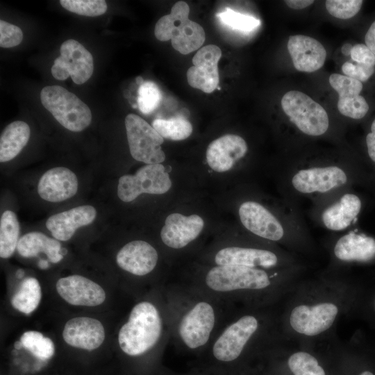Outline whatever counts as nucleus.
<instances>
[{
    "instance_id": "35",
    "label": "nucleus",
    "mask_w": 375,
    "mask_h": 375,
    "mask_svg": "<svg viewBox=\"0 0 375 375\" xmlns=\"http://www.w3.org/2000/svg\"><path fill=\"white\" fill-rule=\"evenodd\" d=\"M220 20L228 26L242 31H250L260 24V21L252 16L242 14L227 8L217 14Z\"/></svg>"
},
{
    "instance_id": "10",
    "label": "nucleus",
    "mask_w": 375,
    "mask_h": 375,
    "mask_svg": "<svg viewBox=\"0 0 375 375\" xmlns=\"http://www.w3.org/2000/svg\"><path fill=\"white\" fill-rule=\"evenodd\" d=\"M361 209L360 198L350 188L311 204L309 217L317 226L338 233L355 224Z\"/></svg>"
},
{
    "instance_id": "21",
    "label": "nucleus",
    "mask_w": 375,
    "mask_h": 375,
    "mask_svg": "<svg viewBox=\"0 0 375 375\" xmlns=\"http://www.w3.org/2000/svg\"><path fill=\"white\" fill-rule=\"evenodd\" d=\"M288 50L294 68L303 72H314L322 68L327 56L320 42L304 35L290 36Z\"/></svg>"
},
{
    "instance_id": "44",
    "label": "nucleus",
    "mask_w": 375,
    "mask_h": 375,
    "mask_svg": "<svg viewBox=\"0 0 375 375\" xmlns=\"http://www.w3.org/2000/svg\"><path fill=\"white\" fill-rule=\"evenodd\" d=\"M24 274V272L22 269H18L16 272V276L17 278H22Z\"/></svg>"
},
{
    "instance_id": "40",
    "label": "nucleus",
    "mask_w": 375,
    "mask_h": 375,
    "mask_svg": "<svg viewBox=\"0 0 375 375\" xmlns=\"http://www.w3.org/2000/svg\"><path fill=\"white\" fill-rule=\"evenodd\" d=\"M364 44L375 55V19L372 21L364 35Z\"/></svg>"
},
{
    "instance_id": "27",
    "label": "nucleus",
    "mask_w": 375,
    "mask_h": 375,
    "mask_svg": "<svg viewBox=\"0 0 375 375\" xmlns=\"http://www.w3.org/2000/svg\"><path fill=\"white\" fill-rule=\"evenodd\" d=\"M31 135L29 126L23 121H15L3 131L0 138V161L15 158L26 145Z\"/></svg>"
},
{
    "instance_id": "32",
    "label": "nucleus",
    "mask_w": 375,
    "mask_h": 375,
    "mask_svg": "<svg viewBox=\"0 0 375 375\" xmlns=\"http://www.w3.org/2000/svg\"><path fill=\"white\" fill-rule=\"evenodd\" d=\"M22 346L35 357L47 360L54 353L53 342L38 331H30L23 333L20 338Z\"/></svg>"
},
{
    "instance_id": "38",
    "label": "nucleus",
    "mask_w": 375,
    "mask_h": 375,
    "mask_svg": "<svg viewBox=\"0 0 375 375\" xmlns=\"http://www.w3.org/2000/svg\"><path fill=\"white\" fill-rule=\"evenodd\" d=\"M23 40L22 29L4 20L0 21V46L10 48L19 45Z\"/></svg>"
},
{
    "instance_id": "45",
    "label": "nucleus",
    "mask_w": 375,
    "mask_h": 375,
    "mask_svg": "<svg viewBox=\"0 0 375 375\" xmlns=\"http://www.w3.org/2000/svg\"><path fill=\"white\" fill-rule=\"evenodd\" d=\"M136 83H137L138 85H142V84L144 83V79L142 78V77H141V76H138V77L136 78Z\"/></svg>"
},
{
    "instance_id": "8",
    "label": "nucleus",
    "mask_w": 375,
    "mask_h": 375,
    "mask_svg": "<svg viewBox=\"0 0 375 375\" xmlns=\"http://www.w3.org/2000/svg\"><path fill=\"white\" fill-rule=\"evenodd\" d=\"M188 4L180 1L174 4L170 13L160 17L156 24L154 34L160 41L171 40L173 48L182 54L199 49L205 41L202 26L189 19Z\"/></svg>"
},
{
    "instance_id": "39",
    "label": "nucleus",
    "mask_w": 375,
    "mask_h": 375,
    "mask_svg": "<svg viewBox=\"0 0 375 375\" xmlns=\"http://www.w3.org/2000/svg\"><path fill=\"white\" fill-rule=\"evenodd\" d=\"M367 154L370 161L375 164V117L372 119L365 138Z\"/></svg>"
},
{
    "instance_id": "23",
    "label": "nucleus",
    "mask_w": 375,
    "mask_h": 375,
    "mask_svg": "<svg viewBox=\"0 0 375 375\" xmlns=\"http://www.w3.org/2000/svg\"><path fill=\"white\" fill-rule=\"evenodd\" d=\"M62 337L72 347L92 351L103 343L105 331L99 320L88 317H77L65 324Z\"/></svg>"
},
{
    "instance_id": "31",
    "label": "nucleus",
    "mask_w": 375,
    "mask_h": 375,
    "mask_svg": "<svg viewBox=\"0 0 375 375\" xmlns=\"http://www.w3.org/2000/svg\"><path fill=\"white\" fill-rule=\"evenodd\" d=\"M151 126L163 138L171 140H185L192 133L191 123L182 117L156 119Z\"/></svg>"
},
{
    "instance_id": "18",
    "label": "nucleus",
    "mask_w": 375,
    "mask_h": 375,
    "mask_svg": "<svg viewBox=\"0 0 375 375\" xmlns=\"http://www.w3.org/2000/svg\"><path fill=\"white\" fill-rule=\"evenodd\" d=\"M248 151L247 142L242 136L226 134L208 145L206 153V161L213 171L225 172L244 158Z\"/></svg>"
},
{
    "instance_id": "29",
    "label": "nucleus",
    "mask_w": 375,
    "mask_h": 375,
    "mask_svg": "<svg viewBox=\"0 0 375 375\" xmlns=\"http://www.w3.org/2000/svg\"><path fill=\"white\" fill-rule=\"evenodd\" d=\"M19 224L15 213L11 210L3 212L0 220V256L8 258L17 249L19 235Z\"/></svg>"
},
{
    "instance_id": "37",
    "label": "nucleus",
    "mask_w": 375,
    "mask_h": 375,
    "mask_svg": "<svg viewBox=\"0 0 375 375\" xmlns=\"http://www.w3.org/2000/svg\"><path fill=\"white\" fill-rule=\"evenodd\" d=\"M342 72L347 76L367 83L375 76V66L359 64L349 60L342 64Z\"/></svg>"
},
{
    "instance_id": "6",
    "label": "nucleus",
    "mask_w": 375,
    "mask_h": 375,
    "mask_svg": "<svg viewBox=\"0 0 375 375\" xmlns=\"http://www.w3.org/2000/svg\"><path fill=\"white\" fill-rule=\"evenodd\" d=\"M238 216L244 228L264 242L306 259L319 253L299 206L283 197L272 206L256 199L245 200L239 206Z\"/></svg>"
},
{
    "instance_id": "41",
    "label": "nucleus",
    "mask_w": 375,
    "mask_h": 375,
    "mask_svg": "<svg viewBox=\"0 0 375 375\" xmlns=\"http://www.w3.org/2000/svg\"><path fill=\"white\" fill-rule=\"evenodd\" d=\"M286 5L292 9H303L314 3L312 0H287L285 1Z\"/></svg>"
},
{
    "instance_id": "12",
    "label": "nucleus",
    "mask_w": 375,
    "mask_h": 375,
    "mask_svg": "<svg viewBox=\"0 0 375 375\" xmlns=\"http://www.w3.org/2000/svg\"><path fill=\"white\" fill-rule=\"evenodd\" d=\"M43 106L65 128L80 132L91 123L92 112L76 95L59 85H48L40 92Z\"/></svg>"
},
{
    "instance_id": "33",
    "label": "nucleus",
    "mask_w": 375,
    "mask_h": 375,
    "mask_svg": "<svg viewBox=\"0 0 375 375\" xmlns=\"http://www.w3.org/2000/svg\"><path fill=\"white\" fill-rule=\"evenodd\" d=\"M59 2L65 9L88 17L101 15L108 8L104 0H60Z\"/></svg>"
},
{
    "instance_id": "36",
    "label": "nucleus",
    "mask_w": 375,
    "mask_h": 375,
    "mask_svg": "<svg viewBox=\"0 0 375 375\" xmlns=\"http://www.w3.org/2000/svg\"><path fill=\"white\" fill-rule=\"evenodd\" d=\"M362 0H327L325 6L328 13L338 19H349L360 11Z\"/></svg>"
},
{
    "instance_id": "2",
    "label": "nucleus",
    "mask_w": 375,
    "mask_h": 375,
    "mask_svg": "<svg viewBox=\"0 0 375 375\" xmlns=\"http://www.w3.org/2000/svg\"><path fill=\"white\" fill-rule=\"evenodd\" d=\"M308 271L215 265L199 282L188 286L237 306L262 307L282 303Z\"/></svg>"
},
{
    "instance_id": "5",
    "label": "nucleus",
    "mask_w": 375,
    "mask_h": 375,
    "mask_svg": "<svg viewBox=\"0 0 375 375\" xmlns=\"http://www.w3.org/2000/svg\"><path fill=\"white\" fill-rule=\"evenodd\" d=\"M171 337L188 350L208 347L239 306L188 285L169 287Z\"/></svg>"
},
{
    "instance_id": "26",
    "label": "nucleus",
    "mask_w": 375,
    "mask_h": 375,
    "mask_svg": "<svg viewBox=\"0 0 375 375\" xmlns=\"http://www.w3.org/2000/svg\"><path fill=\"white\" fill-rule=\"evenodd\" d=\"M17 250L25 258L34 257L40 253H44L53 263L60 262L63 258L60 253V243L40 232H31L21 237Z\"/></svg>"
},
{
    "instance_id": "42",
    "label": "nucleus",
    "mask_w": 375,
    "mask_h": 375,
    "mask_svg": "<svg viewBox=\"0 0 375 375\" xmlns=\"http://www.w3.org/2000/svg\"><path fill=\"white\" fill-rule=\"evenodd\" d=\"M352 47V44H349V43H347L345 44L342 48V53L345 55V56H349V52H350V49Z\"/></svg>"
},
{
    "instance_id": "9",
    "label": "nucleus",
    "mask_w": 375,
    "mask_h": 375,
    "mask_svg": "<svg viewBox=\"0 0 375 375\" xmlns=\"http://www.w3.org/2000/svg\"><path fill=\"white\" fill-rule=\"evenodd\" d=\"M282 110L297 133L306 138H318L328 133L331 127L326 110L301 91L290 90L282 97Z\"/></svg>"
},
{
    "instance_id": "7",
    "label": "nucleus",
    "mask_w": 375,
    "mask_h": 375,
    "mask_svg": "<svg viewBox=\"0 0 375 375\" xmlns=\"http://www.w3.org/2000/svg\"><path fill=\"white\" fill-rule=\"evenodd\" d=\"M165 322L156 306L148 301L135 304L118 333L121 349L138 356L153 348L165 333Z\"/></svg>"
},
{
    "instance_id": "30",
    "label": "nucleus",
    "mask_w": 375,
    "mask_h": 375,
    "mask_svg": "<svg viewBox=\"0 0 375 375\" xmlns=\"http://www.w3.org/2000/svg\"><path fill=\"white\" fill-rule=\"evenodd\" d=\"M41 297V288L38 281L29 277L23 281L11 303L17 310L24 314H30L38 306Z\"/></svg>"
},
{
    "instance_id": "20",
    "label": "nucleus",
    "mask_w": 375,
    "mask_h": 375,
    "mask_svg": "<svg viewBox=\"0 0 375 375\" xmlns=\"http://www.w3.org/2000/svg\"><path fill=\"white\" fill-rule=\"evenodd\" d=\"M56 290L65 301L74 306H96L106 299L105 291L99 284L80 275L60 278Z\"/></svg>"
},
{
    "instance_id": "34",
    "label": "nucleus",
    "mask_w": 375,
    "mask_h": 375,
    "mask_svg": "<svg viewBox=\"0 0 375 375\" xmlns=\"http://www.w3.org/2000/svg\"><path fill=\"white\" fill-rule=\"evenodd\" d=\"M161 92L158 85L151 81H146L138 89V107L144 114L153 112L160 104Z\"/></svg>"
},
{
    "instance_id": "24",
    "label": "nucleus",
    "mask_w": 375,
    "mask_h": 375,
    "mask_svg": "<svg viewBox=\"0 0 375 375\" xmlns=\"http://www.w3.org/2000/svg\"><path fill=\"white\" fill-rule=\"evenodd\" d=\"M78 185L77 177L72 171L62 167H54L41 176L38 192L45 201L60 202L74 196Z\"/></svg>"
},
{
    "instance_id": "43",
    "label": "nucleus",
    "mask_w": 375,
    "mask_h": 375,
    "mask_svg": "<svg viewBox=\"0 0 375 375\" xmlns=\"http://www.w3.org/2000/svg\"><path fill=\"white\" fill-rule=\"evenodd\" d=\"M38 266L40 269H44L49 267L48 262L45 260H40L38 262Z\"/></svg>"
},
{
    "instance_id": "16",
    "label": "nucleus",
    "mask_w": 375,
    "mask_h": 375,
    "mask_svg": "<svg viewBox=\"0 0 375 375\" xmlns=\"http://www.w3.org/2000/svg\"><path fill=\"white\" fill-rule=\"evenodd\" d=\"M328 81L338 94L337 107L340 114L354 120L367 117L372 106L362 94L364 83L337 73L331 74Z\"/></svg>"
},
{
    "instance_id": "22",
    "label": "nucleus",
    "mask_w": 375,
    "mask_h": 375,
    "mask_svg": "<svg viewBox=\"0 0 375 375\" xmlns=\"http://www.w3.org/2000/svg\"><path fill=\"white\" fill-rule=\"evenodd\" d=\"M116 261L123 270L142 276L155 269L158 261V253L149 242L133 240L126 244L118 251Z\"/></svg>"
},
{
    "instance_id": "11",
    "label": "nucleus",
    "mask_w": 375,
    "mask_h": 375,
    "mask_svg": "<svg viewBox=\"0 0 375 375\" xmlns=\"http://www.w3.org/2000/svg\"><path fill=\"white\" fill-rule=\"evenodd\" d=\"M329 262L325 270L344 272V267L375 260V238L357 229L331 233L325 240Z\"/></svg>"
},
{
    "instance_id": "3",
    "label": "nucleus",
    "mask_w": 375,
    "mask_h": 375,
    "mask_svg": "<svg viewBox=\"0 0 375 375\" xmlns=\"http://www.w3.org/2000/svg\"><path fill=\"white\" fill-rule=\"evenodd\" d=\"M357 169L350 158L339 153H303L288 158L278 169L283 198L299 206L311 204L350 189Z\"/></svg>"
},
{
    "instance_id": "1",
    "label": "nucleus",
    "mask_w": 375,
    "mask_h": 375,
    "mask_svg": "<svg viewBox=\"0 0 375 375\" xmlns=\"http://www.w3.org/2000/svg\"><path fill=\"white\" fill-rule=\"evenodd\" d=\"M352 303V288L344 272L324 269L315 276H306L281 304L285 340L306 347L330 340Z\"/></svg>"
},
{
    "instance_id": "28",
    "label": "nucleus",
    "mask_w": 375,
    "mask_h": 375,
    "mask_svg": "<svg viewBox=\"0 0 375 375\" xmlns=\"http://www.w3.org/2000/svg\"><path fill=\"white\" fill-rule=\"evenodd\" d=\"M297 345L298 346L297 349H290L288 347V342L287 343L289 352L287 365L292 374L326 375L325 369L320 365L316 355L312 352L313 347Z\"/></svg>"
},
{
    "instance_id": "25",
    "label": "nucleus",
    "mask_w": 375,
    "mask_h": 375,
    "mask_svg": "<svg viewBox=\"0 0 375 375\" xmlns=\"http://www.w3.org/2000/svg\"><path fill=\"white\" fill-rule=\"evenodd\" d=\"M96 215L97 211L93 206H80L49 217L46 226L56 240L67 241L77 228L91 224Z\"/></svg>"
},
{
    "instance_id": "13",
    "label": "nucleus",
    "mask_w": 375,
    "mask_h": 375,
    "mask_svg": "<svg viewBox=\"0 0 375 375\" xmlns=\"http://www.w3.org/2000/svg\"><path fill=\"white\" fill-rule=\"evenodd\" d=\"M125 127L132 157L147 165L161 164L165 154L161 144L164 138L144 119L135 114L125 118Z\"/></svg>"
},
{
    "instance_id": "15",
    "label": "nucleus",
    "mask_w": 375,
    "mask_h": 375,
    "mask_svg": "<svg viewBox=\"0 0 375 375\" xmlns=\"http://www.w3.org/2000/svg\"><path fill=\"white\" fill-rule=\"evenodd\" d=\"M60 53L51 69L56 79L64 81L71 76L74 83L81 85L92 76L93 57L80 42L73 39L65 40L60 46Z\"/></svg>"
},
{
    "instance_id": "14",
    "label": "nucleus",
    "mask_w": 375,
    "mask_h": 375,
    "mask_svg": "<svg viewBox=\"0 0 375 375\" xmlns=\"http://www.w3.org/2000/svg\"><path fill=\"white\" fill-rule=\"evenodd\" d=\"M172 187V180L162 164L146 165L135 174H126L119 179L118 197L124 202H131L143 193L162 194Z\"/></svg>"
},
{
    "instance_id": "48",
    "label": "nucleus",
    "mask_w": 375,
    "mask_h": 375,
    "mask_svg": "<svg viewBox=\"0 0 375 375\" xmlns=\"http://www.w3.org/2000/svg\"><path fill=\"white\" fill-rule=\"evenodd\" d=\"M374 309H375V299L374 301Z\"/></svg>"
},
{
    "instance_id": "19",
    "label": "nucleus",
    "mask_w": 375,
    "mask_h": 375,
    "mask_svg": "<svg viewBox=\"0 0 375 375\" xmlns=\"http://www.w3.org/2000/svg\"><path fill=\"white\" fill-rule=\"evenodd\" d=\"M203 226V219L198 215L185 216L177 212L172 213L165 221L160 238L167 247L181 249L196 240Z\"/></svg>"
},
{
    "instance_id": "46",
    "label": "nucleus",
    "mask_w": 375,
    "mask_h": 375,
    "mask_svg": "<svg viewBox=\"0 0 375 375\" xmlns=\"http://www.w3.org/2000/svg\"><path fill=\"white\" fill-rule=\"evenodd\" d=\"M359 375H374V374L369 371H364L361 372Z\"/></svg>"
},
{
    "instance_id": "4",
    "label": "nucleus",
    "mask_w": 375,
    "mask_h": 375,
    "mask_svg": "<svg viewBox=\"0 0 375 375\" xmlns=\"http://www.w3.org/2000/svg\"><path fill=\"white\" fill-rule=\"evenodd\" d=\"M281 303L239 307L228 318L208 347L222 362L252 352H274L287 342L281 326Z\"/></svg>"
},
{
    "instance_id": "17",
    "label": "nucleus",
    "mask_w": 375,
    "mask_h": 375,
    "mask_svg": "<svg viewBox=\"0 0 375 375\" xmlns=\"http://www.w3.org/2000/svg\"><path fill=\"white\" fill-rule=\"evenodd\" d=\"M221 56L222 51L217 45L200 48L192 58L193 66L187 71L188 84L203 92H212L219 82L217 65Z\"/></svg>"
},
{
    "instance_id": "47",
    "label": "nucleus",
    "mask_w": 375,
    "mask_h": 375,
    "mask_svg": "<svg viewBox=\"0 0 375 375\" xmlns=\"http://www.w3.org/2000/svg\"><path fill=\"white\" fill-rule=\"evenodd\" d=\"M15 347L16 349H19L21 348L22 346V344L21 343V342H17L15 344Z\"/></svg>"
}]
</instances>
